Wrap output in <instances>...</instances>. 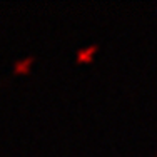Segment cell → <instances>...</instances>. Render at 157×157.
<instances>
[{
  "instance_id": "6da1fadb",
  "label": "cell",
  "mask_w": 157,
  "mask_h": 157,
  "mask_svg": "<svg viewBox=\"0 0 157 157\" xmlns=\"http://www.w3.org/2000/svg\"><path fill=\"white\" fill-rule=\"evenodd\" d=\"M97 50V45H89L87 48H78L77 50V60L78 62H89L90 60V55Z\"/></svg>"
},
{
  "instance_id": "7a4b0ae2",
  "label": "cell",
  "mask_w": 157,
  "mask_h": 157,
  "mask_svg": "<svg viewBox=\"0 0 157 157\" xmlns=\"http://www.w3.org/2000/svg\"><path fill=\"white\" fill-rule=\"evenodd\" d=\"M32 59L33 57L30 55V57H24V59H20V60H15V63H13V70H15V72H27Z\"/></svg>"
}]
</instances>
